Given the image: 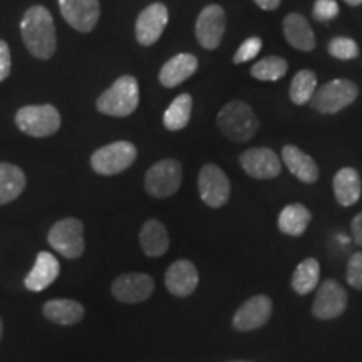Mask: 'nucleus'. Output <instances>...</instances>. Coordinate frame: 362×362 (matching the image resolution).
Here are the masks:
<instances>
[{"instance_id": "obj_1", "label": "nucleus", "mask_w": 362, "mask_h": 362, "mask_svg": "<svg viewBox=\"0 0 362 362\" xmlns=\"http://www.w3.org/2000/svg\"><path fill=\"white\" fill-rule=\"evenodd\" d=\"M22 40L27 51L37 59H51L56 52V25L51 12L42 6H34L24 13L21 24Z\"/></svg>"}, {"instance_id": "obj_2", "label": "nucleus", "mask_w": 362, "mask_h": 362, "mask_svg": "<svg viewBox=\"0 0 362 362\" xmlns=\"http://www.w3.org/2000/svg\"><path fill=\"white\" fill-rule=\"evenodd\" d=\"M216 124L226 138L235 143H247L259 131V119L252 107L243 101L225 104L216 116Z\"/></svg>"}, {"instance_id": "obj_3", "label": "nucleus", "mask_w": 362, "mask_h": 362, "mask_svg": "<svg viewBox=\"0 0 362 362\" xmlns=\"http://www.w3.org/2000/svg\"><path fill=\"white\" fill-rule=\"evenodd\" d=\"M99 112L112 117H126L136 111L139 104V86L133 76H121L115 84L98 99Z\"/></svg>"}, {"instance_id": "obj_4", "label": "nucleus", "mask_w": 362, "mask_h": 362, "mask_svg": "<svg viewBox=\"0 0 362 362\" xmlns=\"http://www.w3.org/2000/svg\"><path fill=\"white\" fill-rule=\"evenodd\" d=\"M359 96V88L349 79H334L317 89L310 99V106L320 115H336L346 110Z\"/></svg>"}, {"instance_id": "obj_5", "label": "nucleus", "mask_w": 362, "mask_h": 362, "mask_svg": "<svg viewBox=\"0 0 362 362\" xmlns=\"http://www.w3.org/2000/svg\"><path fill=\"white\" fill-rule=\"evenodd\" d=\"M16 123L22 133L34 138H47L61 128V115L52 104L24 106L17 111Z\"/></svg>"}, {"instance_id": "obj_6", "label": "nucleus", "mask_w": 362, "mask_h": 362, "mask_svg": "<svg viewBox=\"0 0 362 362\" xmlns=\"http://www.w3.org/2000/svg\"><path fill=\"white\" fill-rule=\"evenodd\" d=\"M138 151L129 141H116L99 148L90 156V166L98 175L112 176L119 175L136 161Z\"/></svg>"}, {"instance_id": "obj_7", "label": "nucleus", "mask_w": 362, "mask_h": 362, "mask_svg": "<svg viewBox=\"0 0 362 362\" xmlns=\"http://www.w3.org/2000/svg\"><path fill=\"white\" fill-rule=\"evenodd\" d=\"M183 180V168L176 160L155 163L144 176V188L153 198H170L178 192Z\"/></svg>"}, {"instance_id": "obj_8", "label": "nucleus", "mask_w": 362, "mask_h": 362, "mask_svg": "<svg viewBox=\"0 0 362 362\" xmlns=\"http://www.w3.org/2000/svg\"><path fill=\"white\" fill-rule=\"evenodd\" d=\"M84 225L78 218H64L52 225L47 233V242L54 250L66 259H79L84 253Z\"/></svg>"}, {"instance_id": "obj_9", "label": "nucleus", "mask_w": 362, "mask_h": 362, "mask_svg": "<svg viewBox=\"0 0 362 362\" xmlns=\"http://www.w3.org/2000/svg\"><path fill=\"white\" fill-rule=\"evenodd\" d=\"M230 180L223 170L216 165H205L198 175V193L200 198L211 208H221L230 198Z\"/></svg>"}, {"instance_id": "obj_10", "label": "nucleus", "mask_w": 362, "mask_h": 362, "mask_svg": "<svg viewBox=\"0 0 362 362\" xmlns=\"http://www.w3.org/2000/svg\"><path fill=\"white\" fill-rule=\"evenodd\" d=\"M347 309V292L336 280L327 279L317 291L312 304V314L319 320H332Z\"/></svg>"}, {"instance_id": "obj_11", "label": "nucleus", "mask_w": 362, "mask_h": 362, "mask_svg": "<svg viewBox=\"0 0 362 362\" xmlns=\"http://www.w3.org/2000/svg\"><path fill=\"white\" fill-rule=\"evenodd\" d=\"M226 29V13L223 7L208 6L203 8L197 19V25H194V33H197V40L206 51H214L223 39Z\"/></svg>"}, {"instance_id": "obj_12", "label": "nucleus", "mask_w": 362, "mask_h": 362, "mask_svg": "<svg viewBox=\"0 0 362 362\" xmlns=\"http://www.w3.org/2000/svg\"><path fill=\"white\" fill-rule=\"evenodd\" d=\"M155 292V280L148 274H123L111 285V293L116 300L124 304H138L148 300Z\"/></svg>"}, {"instance_id": "obj_13", "label": "nucleus", "mask_w": 362, "mask_h": 362, "mask_svg": "<svg viewBox=\"0 0 362 362\" xmlns=\"http://www.w3.org/2000/svg\"><path fill=\"white\" fill-rule=\"evenodd\" d=\"M240 165L248 176L255 180H272L282 171V161L269 148H252L240 155Z\"/></svg>"}, {"instance_id": "obj_14", "label": "nucleus", "mask_w": 362, "mask_h": 362, "mask_svg": "<svg viewBox=\"0 0 362 362\" xmlns=\"http://www.w3.org/2000/svg\"><path fill=\"white\" fill-rule=\"evenodd\" d=\"M166 24H168V8L165 4H151L139 13L138 21H136V39L144 47L153 45L165 33Z\"/></svg>"}, {"instance_id": "obj_15", "label": "nucleus", "mask_w": 362, "mask_h": 362, "mask_svg": "<svg viewBox=\"0 0 362 362\" xmlns=\"http://www.w3.org/2000/svg\"><path fill=\"white\" fill-rule=\"evenodd\" d=\"M62 17L79 33H90L98 25L99 0H59Z\"/></svg>"}, {"instance_id": "obj_16", "label": "nucleus", "mask_w": 362, "mask_h": 362, "mask_svg": "<svg viewBox=\"0 0 362 362\" xmlns=\"http://www.w3.org/2000/svg\"><path fill=\"white\" fill-rule=\"evenodd\" d=\"M272 300L267 296H253L242 304L233 315V327L240 332L255 330L269 322L272 315Z\"/></svg>"}, {"instance_id": "obj_17", "label": "nucleus", "mask_w": 362, "mask_h": 362, "mask_svg": "<svg viewBox=\"0 0 362 362\" xmlns=\"http://www.w3.org/2000/svg\"><path fill=\"white\" fill-rule=\"evenodd\" d=\"M200 275H198L197 267L189 260H178L170 265L166 270L165 284L171 296L175 297H188L197 291Z\"/></svg>"}, {"instance_id": "obj_18", "label": "nucleus", "mask_w": 362, "mask_h": 362, "mask_svg": "<svg viewBox=\"0 0 362 362\" xmlns=\"http://www.w3.org/2000/svg\"><path fill=\"white\" fill-rule=\"evenodd\" d=\"M284 35L287 42L292 45L293 49L300 52H310L315 49V35L312 27L309 25V21L305 19L300 13L292 12L288 13L284 19Z\"/></svg>"}, {"instance_id": "obj_19", "label": "nucleus", "mask_w": 362, "mask_h": 362, "mask_svg": "<svg viewBox=\"0 0 362 362\" xmlns=\"http://www.w3.org/2000/svg\"><path fill=\"white\" fill-rule=\"evenodd\" d=\"M282 160L287 166V170L300 180L302 183L312 185L319 178V166L314 161V158L302 151L300 148L293 146V144H287L282 148Z\"/></svg>"}, {"instance_id": "obj_20", "label": "nucleus", "mask_w": 362, "mask_h": 362, "mask_svg": "<svg viewBox=\"0 0 362 362\" xmlns=\"http://www.w3.org/2000/svg\"><path fill=\"white\" fill-rule=\"evenodd\" d=\"M59 269H61V265H59L57 259L52 253L40 252L37 259H35L33 270L29 272V275L24 280L25 288L30 292L45 291L57 279Z\"/></svg>"}, {"instance_id": "obj_21", "label": "nucleus", "mask_w": 362, "mask_h": 362, "mask_svg": "<svg viewBox=\"0 0 362 362\" xmlns=\"http://www.w3.org/2000/svg\"><path fill=\"white\" fill-rule=\"evenodd\" d=\"M198 69V59L193 54H178L171 57L160 71V83L165 88H176L192 78Z\"/></svg>"}, {"instance_id": "obj_22", "label": "nucleus", "mask_w": 362, "mask_h": 362, "mask_svg": "<svg viewBox=\"0 0 362 362\" xmlns=\"http://www.w3.org/2000/svg\"><path fill=\"white\" fill-rule=\"evenodd\" d=\"M334 194L339 205L352 206L362 194V181L354 168H342L334 176Z\"/></svg>"}, {"instance_id": "obj_23", "label": "nucleus", "mask_w": 362, "mask_h": 362, "mask_svg": "<svg viewBox=\"0 0 362 362\" xmlns=\"http://www.w3.org/2000/svg\"><path fill=\"white\" fill-rule=\"evenodd\" d=\"M45 319L54 324L61 325H74L83 320L84 307L83 304L69 298H52V300L44 304Z\"/></svg>"}, {"instance_id": "obj_24", "label": "nucleus", "mask_w": 362, "mask_h": 362, "mask_svg": "<svg viewBox=\"0 0 362 362\" xmlns=\"http://www.w3.org/2000/svg\"><path fill=\"white\" fill-rule=\"evenodd\" d=\"M139 243L144 255L161 257L170 248V235L161 221L148 220L139 232Z\"/></svg>"}, {"instance_id": "obj_25", "label": "nucleus", "mask_w": 362, "mask_h": 362, "mask_svg": "<svg viewBox=\"0 0 362 362\" xmlns=\"http://www.w3.org/2000/svg\"><path fill=\"white\" fill-rule=\"evenodd\" d=\"M27 178L19 166L0 163V205H7L21 197L25 189Z\"/></svg>"}, {"instance_id": "obj_26", "label": "nucleus", "mask_w": 362, "mask_h": 362, "mask_svg": "<svg viewBox=\"0 0 362 362\" xmlns=\"http://www.w3.org/2000/svg\"><path fill=\"white\" fill-rule=\"evenodd\" d=\"M312 220L309 208L302 203L287 205L279 215V230L288 237H300L305 232Z\"/></svg>"}, {"instance_id": "obj_27", "label": "nucleus", "mask_w": 362, "mask_h": 362, "mask_svg": "<svg viewBox=\"0 0 362 362\" xmlns=\"http://www.w3.org/2000/svg\"><path fill=\"white\" fill-rule=\"evenodd\" d=\"M320 265L315 259H305L297 265L292 275V288L298 296H307L319 285Z\"/></svg>"}, {"instance_id": "obj_28", "label": "nucleus", "mask_w": 362, "mask_h": 362, "mask_svg": "<svg viewBox=\"0 0 362 362\" xmlns=\"http://www.w3.org/2000/svg\"><path fill=\"white\" fill-rule=\"evenodd\" d=\"M192 107H193V99L189 94H180L173 103L170 104L168 110H166L165 116H163V123L168 131H180L187 128L189 123V117H192Z\"/></svg>"}, {"instance_id": "obj_29", "label": "nucleus", "mask_w": 362, "mask_h": 362, "mask_svg": "<svg viewBox=\"0 0 362 362\" xmlns=\"http://www.w3.org/2000/svg\"><path fill=\"white\" fill-rule=\"evenodd\" d=\"M317 90V76L315 72L309 69L298 71L296 76H293L291 89H288V96H291L292 103L297 104V106H304V104L310 103L312 96Z\"/></svg>"}, {"instance_id": "obj_30", "label": "nucleus", "mask_w": 362, "mask_h": 362, "mask_svg": "<svg viewBox=\"0 0 362 362\" xmlns=\"http://www.w3.org/2000/svg\"><path fill=\"white\" fill-rule=\"evenodd\" d=\"M288 71V64L284 57L269 56L252 66L250 74L259 81H279Z\"/></svg>"}, {"instance_id": "obj_31", "label": "nucleus", "mask_w": 362, "mask_h": 362, "mask_svg": "<svg viewBox=\"0 0 362 362\" xmlns=\"http://www.w3.org/2000/svg\"><path fill=\"white\" fill-rule=\"evenodd\" d=\"M327 51L339 61H351L359 56V45L349 37H334L327 45Z\"/></svg>"}, {"instance_id": "obj_32", "label": "nucleus", "mask_w": 362, "mask_h": 362, "mask_svg": "<svg viewBox=\"0 0 362 362\" xmlns=\"http://www.w3.org/2000/svg\"><path fill=\"white\" fill-rule=\"evenodd\" d=\"M262 51V39L260 37H248L245 42H243L237 49L233 56V64H243V62L252 61L259 56Z\"/></svg>"}, {"instance_id": "obj_33", "label": "nucleus", "mask_w": 362, "mask_h": 362, "mask_svg": "<svg viewBox=\"0 0 362 362\" xmlns=\"http://www.w3.org/2000/svg\"><path fill=\"white\" fill-rule=\"evenodd\" d=\"M347 282L356 291H362V253H354L347 262Z\"/></svg>"}, {"instance_id": "obj_34", "label": "nucleus", "mask_w": 362, "mask_h": 362, "mask_svg": "<svg viewBox=\"0 0 362 362\" xmlns=\"http://www.w3.org/2000/svg\"><path fill=\"white\" fill-rule=\"evenodd\" d=\"M314 19L319 22H329L337 17L339 6L336 0H317L314 4Z\"/></svg>"}, {"instance_id": "obj_35", "label": "nucleus", "mask_w": 362, "mask_h": 362, "mask_svg": "<svg viewBox=\"0 0 362 362\" xmlns=\"http://www.w3.org/2000/svg\"><path fill=\"white\" fill-rule=\"evenodd\" d=\"M12 61H11V49L6 40H0V83L6 81L11 74Z\"/></svg>"}, {"instance_id": "obj_36", "label": "nucleus", "mask_w": 362, "mask_h": 362, "mask_svg": "<svg viewBox=\"0 0 362 362\" xmlns=\"http://www.w3.org/2000/svg\"><path fill=\"white\" fill-rule=\"evenodd\" d=\"M351 228H352V237H354V242L357 245L362 247V211L359 215L354 216V220H352L351 223Z\"/></svg>"}, {"instance_id": "obj_37", "label": "nucleus", "mask_w": 362, "mask_h": 362, "mask_svg": "<svg viewBox=\"0 0 362 362\" xmlns=\"http://www.w3.org/2000/svg\"><path fill=\"white\" fill-rule=\"evenodd\" d=\"M253 2H255L262 11H275V8H279L282 0H253Z\"/></svg>"}, {"instance_id": "obj_38", "label": "nucleus", "mask_w": 362, "mask_h": 362, "mask_svg": "<svg viewBox=\"0 0 362 362\" xmlns=\"http://www.w3.org/2000/svg\"><path fill=\"white\" fill-rule=\"evenodd\" d=\"M344 2L349 4V6H352V7H357V6H361L362 0H344Z\"/></svg>"}, {"instance_id": "obj_39", "label": "nucleus", "mask_w": 362, "mask_h": 362, "mask_svg": "<svg viewBox=\"0 0 362 362\" xmlns=\"http://www.w3.org/2000/svg\"><path fill=\"white\" fill-rule=\"evenodd\" d=\"M0 339H2V320H0Z\"/></svg>"}, {"instance_id": "obj_40", "label": "nucleus", "mask_w": 362, "mask_h": 362, "mask_svg": "<svg viewBox=\"0 0 362 362\" xmlns=\"http://www.w3.org/2000/svg\"><path fill=\"white\" fill-rule=\"evenodd\" d=\"M230 362H250V361H230Z\"/></svg>"}]
</instances>
